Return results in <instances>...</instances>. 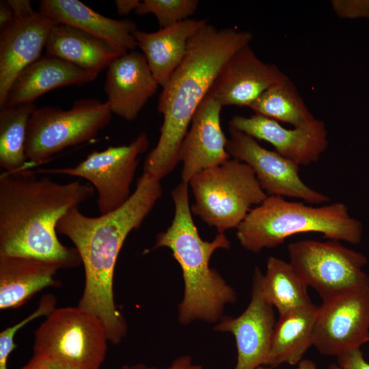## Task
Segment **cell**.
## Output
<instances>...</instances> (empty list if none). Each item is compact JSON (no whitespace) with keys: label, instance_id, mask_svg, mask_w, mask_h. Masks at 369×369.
<instances>
[{"label":"cell","instance_id":"6da1fadb","mask_svg":"<svg viewBox=\"0 0 369 369\" xmlns=\"http://www.w3.org/2000/svg\"><path fill=\"white\" fill-rule=\"evenodd\" d=\"M160 180L143 173L128 200L119 208L98 217L69 210L56 230L68 238L80 256L85 284L77 306L96 315L105 326L109 342L119 344L127 324L114 301L113 276L119 253L128 234L137 229L162 195Z\"/></svg>","mask_w":369,"mask_h":369},{"label":"cell","instance_id":"7a4b0ae2","mask_svg":"<svg viewBox=\"0 0 369 369\" xmlns=\"http://www.w3.org/2000/svg\"><path fill=\"white\" fill-rule=\"evenodd\" d=\"M95 193L92 185L59 183L29 169L0 176V256L33 258L60 269L81 264L75 247L63 245L56 226L71 208Z\"/></svg>","mask_w":369,"mask_h":369},{"label":"cell","instance_id":"3957f363","mask_svg":"<svg viewBox=\"0 0 369 369\" xmlns=\"http://www.w3.org/2000/svg\"><path fill=\"white\" fill-rule=\"evenodd\" d=\"M252 38L248 31L207 24L189 39L182 62L160 94L157 110L163 122L159 141L145 159L144 173L161 181L174 170L197 109L223 66Z\"/></svg>","mask_w":369,"mask_h":369},{"label":"cell","instance_id":"277c9868","mask_svg":"<svg viewBox=\"0 0 369 369\" xmlns=\"http://www.w3.org/2000/svg\"><path fill=\"white\" fill-rule=\"evenodd\" d=\"M171 195L175 208L172 222L156 235L152 249L169 248L182 269L184 295L178 305V320L182 325L195 320L217 323L236 295L209 262L216 250L229 249L230 242L225 234H217L212 241L200 237L192 217L187 183H179Z\"/></svg>","mask_w":369,"mask_h":369},{"label":"cell","instance_id":"5b68a950","mask_svg":"<svg viewBox=\"0 0 369 369\" xmlns=\"http://www.w3.org/2000/svg\"><path fill=\"white\" fill-rule=\"evenodd\" d=\"M236 230L241 245L254 253L277 247L297 234L316 232L351 244H358L363 234L361 223L350 215L344 203L313 206L278 196H267Z\"/></svg>","mask_w":369,"mask_h":369},{"label":"cell","instance_id":"8992f818","mask_svg":"<svg viewBox=\"0 0 369 369\" xmlns=\"http://www.w3.org/2000/svg\"><path fill=\"white\" fill-rule=\"evenodd\" d=\"M188 184L194 197L192 213L218 234L237 228L268 196L253 169L234 158L200 172Z\"/></svg>","mask_w":369,"mask_h":369},{"label":"cell","instance_id":"52a82bcc","mask_svg":"<svg viewBox=\"0 0 369 369\" xmlns=\"http://www.w3.org/2000/svg\"><path fill=\"white\" fill-rule=\"evenodd\" d=\"M108 342L94 314L79 306L55 308L34 332L33 357L67 369H100Z\"/></svg>","mask_w":369,"mask_h":369},{"label":"cell","instance_id":"ba28073f","mask_svg":"<svg viewBox=\"0 0 369 369\" xmlns=\"http://www.w3.org/2000/svg\"><path fill=\"white\" fill-rule=\"evenodd\" d=\"M107 101L83 98L70 109L36 107L27 124L25 155L29 167L50 161L63 150L93 139L112 118Z\"/></svg>","mask_w":369,"mask_h":369},{"label":"cell","instance_id":"9c48e42d","mask_svg":"<svg viewBox=\"0 0 369 369\" xmlns=\"http://www.w3.org/2000/svg\"><path fill=\"white\" fill-rule=\"evenodd\" d=\"M287 250L290 264L323 301L369 287L363 271L366 257L339 241L302 240L290 243Z\"/></svg>","mask_w":369,"mask_h":369},{"label":"cell","instance_id":"30bf717a","mask_svg":"<svg viewBox=\"0 0 369 369\" xmlns=\"http://www.w3.org/2000/svg\"><path fill=\"white\" fill-rule=\"evenodd\" d=\"M148 147V137L144 131L128 145L109 146L101 151H92L75 166L41 168L36 172L87 180L97 192L100 215H105L121 207L131 197V187L139 163V156Z\"/></svg>","mask_w":369,"mask_h":369},{"label":"cell","instance_id":"8fae6325","mask_svg":"<svg viewBox=\"0 0 369 369\" xmlns=\"http://www.w3.org/2000/svg\"><path fill=\"white\" fill-rule=\"evenodd\" d=\"M369 342V287L323 300L318 308L313 344L325 356L338 357Z\"/></svg>","mask_w":369,"mask_h":369},{"label":"cell","instance_id":"7c38bea8","mask_svg":"<svg viewBox=\"0 0 369 369\" xmlns=\"http://www.w3.org/2000/svg\"><path fill=\"white\" fill-rule=\"evenodd\" d=\"M226 150L230 156L247 164L268 196L288 197L311 204L327 203L329 197L307 185L299 175V165L276 151L261 146L256 139L230 127Z\"/></svg>","mask_w":369,"mask_h":369},{"label":"cell","instance_id":"4fadbf2b","mask_svg":"<svg viewBox=\"0 0 369 369\" xmlns=\"http://www.w3.org/2000/svg\"><path fill=\"white\" fill-rule=\"evenodd\" d=\"M275 325L273 307L262 295L254 273L251 297L245 311L236 317L223 316L215 329L233 334L237 349L234 369H258L264 365Z\"/></svg>","mask_w":369,"mask_h":369},{"label":"cell","instance_id":"5bb4252c","mask_svg":"<svg viewBox=\"0 0 369 369\" xmlns=\"http://www.w3.org/2000/svg\"><path fill=\"white\" fill-rule=\"evenodd\" d=\"M288 77L275 64L261 60L250 44L223 66L209 92L222 107H247L265 90Z\"/></svg>","mask_w":369,"mask_h":369},{"label":"cell","instance_id":"9a60e30c","mask_svg":"<svg viewBox=\"0 0 369 369\" xmlns=\"http://www.w3.org/2000/svg\"><path fill=\"white\" fill-rule=\"evenodd\" d=\"M229 125L256 139L270 143L275 151L299 166L316 163L329 145L325 124L318 119L308 126L291 129L274 120L254 114L249 117L234 115Z\"/></svg>","mask_w":369,"mask_h":369},{"label":"cell","instance_id":"2e32d148","mask_svg":"<svg viewBox=\"0 0 369 369\" xmlns=\"http://www.w3.org/2000/svg\"><path fill=\"white\" fill-rule=\"evenodd\" d=\"M57 22L36 11L31 15L14 18L0 31V108L5 105L16 77L40 56Z\"/></svg>","mask_w":369,"mask_h":369},{"label":"cell","instance_id":"e0dca14e","mask_svg":"<svg viewBox=\"0 0 369 369\" xmlns=\"http://www.w3.org/2000/svg\"><path fill=\"white\" fill-rule=\"evenodd\" d=\"M222 107L208 94L197 109L180 150L182 182L188 184L200 172L230 159L220 123Z\"/></svg>","mask_w":369,"mask_h":369},{"label":"cell","instance_id":"ac0fdd59","mask_svg":"<svg viewBox=\"0 0 369 369\" xmlns=\"http://www.w3.org/2000/svg\"><path fill=\"white\" fill-rule=\"evenodd\" d=\"M107 68L104 90L112 113L134 120L159 86L144 55L128 51Z\"/></svg>","mask_w":369,"mask_h":369},{"label":"cell","instance_id":"d6986e66","mask_svg":"<svg viewBox=\"0 0 369 369\" xmlns=\"http://www.w3.org/2000/svg\"><path fill=\"white\" fill-rule=\"evenodd\" d=\"M97 75L59 57L46 54L16 77L3 107L32 105L37 98L51 90L66 85L86 84Z\"/></svg>","mask_w":369,"mask_h":369},{"label":"cell","instance_id":"ffe728a7","mask_svg":"<svg viewBox=\"0 0 369 369\" xmlns=\"http://www.w3.org/2000/svg\"><path fill=\"white\" fill-rule=\"evenodd\" d=\"M57 23L66 24L100 38L124 51H134L137 29L131 20L106 17L78 0H42L39 10Z\"/></svg>","mask_w":369,"mask_h":369},{"label":"cell","instance_id":"44dd1931","mask_svg":"<svg viewBox=\"0 0 369 369\" xmlns=\"http://www.w3.org/2000/svg\"><path fill=\"white\" fill-rule=\"evenodd\" d=\"M207 24L206 19L188 18L155 32L133 31L137 46L162 87L182 62L189 39Z\"/></svg>","mask_w":369,"mask_h":369},{"label":"cell","instance_id":"7402d4cb","mask_svg":"<svg viewBox=\"0 0 369 369\" xmlns=\"http://www.w3.org/2000/svg\"><path fill=\"white\" fill-rule=\"evenodd\" d=\"M60 267L40 259L0 256V309L17 308L49 286H58L55 279Z\"/></svg>","mask_w":369,"mask_h":369},{"label":"cell","instance_id":"603a6c76","mask_svg":"<svg viewBox=\"0 0 369 369\" xmlns=\"http://www.w3.org/2000/svg\"><path fill=\"white\" fill-rule=\"evenodd\" d=\"M46 54L98 73L126 53L76 27L56 23L46 44Z\"/></svg>","mask_w":369,"mask_h":369},{"label":"cell","instance_id":"cb8c5ba5","mask_svg":"<svg viewBox=\"0 0 369 369\" xmlns=\"http://www.w3.org/2000/svg\"><path fill=\"white\" fill-rule=\"evenodd\" d=\"M318 306L311 305L279 316L275 323L264 365L276 367L300 362L313 344Z\"/></svg>","mask_w":369,"mask_h":369},{"label":"cell","instance_id":"d4e9b609","mask_svg":"<svg viewBox=\"0 0 369 369\" xmlns=\"http://www.w3.org/2000/svg\"><path fill=\"white\" fill-rule=\"evenodd\" d=\"M257 274L261 290L266 301L282 316L313 303L308 286L288 262L271 256L263 274L258 267Z\"/></svg>","mask_w":369,"mask_h":369},{"label":"cell","instance_id":"484cf974","mask_svg":"<svg viewBox=\"0 0 369 369\" xmlns=\"http://www.w3.org/2000/svg\"><path fill=\"white\" fill-rule=\"evenodd\" d=\"M249 108L255 114L290 124L295 128L308 126L317 120L288 77L265 90Z\"/></svg>","mask_w":369,"mask_h":369},{"label":"cell","instance_id":"4316f807","mask_svg":"<svg viewBox=\"0 0 369 369\" xmlns=\"http://www.w3.org/2000/svg\"><path fill=\"white\" fill-rule=\"evenodd\" d=\"M34 104L4 107L0 111V167L7 173L29 169L25 155L29 118Z\"/></svg>","mask_w":369,"mask_h":369},{"label":"cell","instance_id":"83f0119b","mask_svg":"<svg viewBox=\"0 0 369 369\" xmlns=\"http://www.w3.org/2000/svg\"><path fill=\"white\" fill-rule=\"evenodd\" d=\"M199 3L197 0H144L135 12L140 16L154 14L163 29L189 18Z\"/></svg>","mask_w":369,"mask_h":369},{"label":"cell","instance_id":"f1b7e54d","mask_svg":"<svg viewBox=\"0 0 369 369\" xmlns=\"http://www.w3.org/2000/svg\"><path fill=\"white\" fill-rule=\"evenodd\" d=\"M57 300L52 294L44 295L38 308L17 323L4 329L0 333V369H8V358L16 348L14 336L17 331L32 320L48 316L56 307Z\"/></svg>","mask_w":369,"mask_h":369},{"label":"cell","instance_id":"f546056e","mask_svg":"<svg viewBox=\"0 0 369 369\" xmlns=\"http://www.w3.org/2000/svg\"><path fill=\"white\" fill-rule=\"evenodd\" d=\"M331 5L340 18L369 19V0H333Z\"/></svg>","mask_w":369,"mask_h":369},{"label":"cell","instance_id":"4dcf8cb0","mask_svg":"<svg viewBox=\"0 0 369 369\" xmlns=\"http://www.w3.org/2000/svg\"><path fill=\"white\" fill-rule=\"evenodd\" d=\"M329 369H369V364L364 358L360 348L351 349L337 357V364Z\"/></svg>","mask_w":369,"mask_h":369},{"label":"cell","instance_id":"1f68e13d","mask_svg":"<svg viewBox=\"0 0 369 369\" xmlns=\"http://www.w3.org/2000/svg\"><path fill=\"white\" fill-rule=\"evenodd\" d=\"M130 369H159L148 367L144 364H138L130 366ZM165 369H202V366L192 363V359L189 355H182L174 359L170 366Z\"/></svg>","mask_w":369,"mask_h":369},{"label":"cell","instance_id":"d6a6232c","mask_svg":"<svg viewBox=\"0 0 369 369\" xmlns=\"http://www.w3.org/2000/svg\"><path fill=\"white\" fill-rule=\"evenodd\" d=\"M6 1L12 10L14 18L25 17L36 12L29 0H7Z\"/></svg>","mask_w":369,"mask_h":369},{"label":"cell","instance_id":"836d02e7","mask_svg":"<svg viewBox=\"0 0 369 369\" xmlns=\"http://www.w3.org/2000/svg\"><path fill=\"white\" fill-rule=\"evenodd\" d=\"M20 369H67L49 361L32 357Z\"/></svg>","mask_w":369,"mask_h":369},{"label":"cell","instance_id":"e575fe53","mask_svg":"<svg viewBox=\"0 0 369 369\" xmlns=\"http://www.w3.org/2000/svg\"><path fill=\"white\" fill-rule=\"evenodd\" d=\"M14 20L12 10L7 1L0 3V29L10 25Z\"/></svg>","mask_w":369,"mask_h":369},{"label":"cell","instance_id":"d590c367","mask_svg":"<svg viewBox=\"0 0 369 369\" xmlns=\"http://www.w3.org/2000/svg\"><path fill=\"white\" fill-rule=\"evenodd\" d=\"M140 2L139 0H116L115 5L118 14L127 15L132 11H135Z\"/></svg>","mask_w":369,"mask_h":369},{"label":"cell","instance_id":"8d00e7d4","mask_svg":"<svg viewBox=\"0 0 369 369\" xmlns=\"http://www.w3.org/2000/svg\"><path fill=\"white\" fill-rule=\"evenodd\" d=\"M122 369H130V366H126V365H124V366L122 367Z\"/></svg>","mask_w":369,"mask_h":369}]
</instances>
